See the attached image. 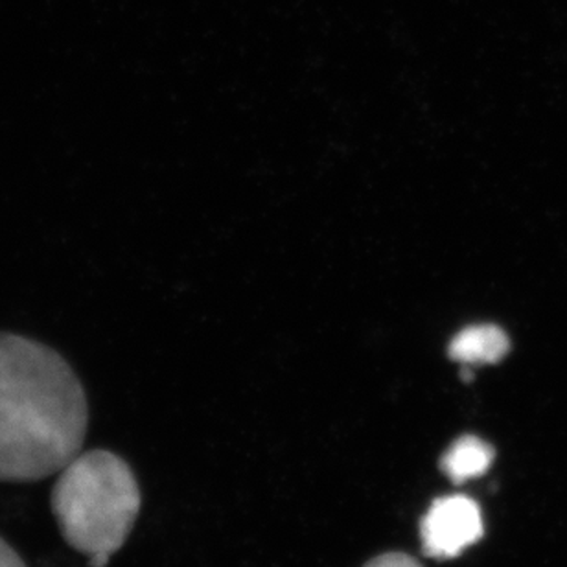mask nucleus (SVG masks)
<instances>
[{"label": "nucleus", "mask_w": 567, "mask_h": 567, "mask_svg": "<svg viewBox=\"0 0 567 567\" xmlns=\"http://www.w3.org/2000/svg\"><path fill=\"white\" fill-rule=\"evenodd\" d=\"M87 427V394L65 358L0 332V483L60 474L82 453Z\"/></svg>", "instance_id": "obj_1"}, {"label": "nucleus", "mask_w": 567, "mask_h": 567, "mask_svg": "<svg viewBox=\"0 0 567 567\" xmlns=\"http://www.w3.org/2000/svg\"><path fill=\"white\" fill-rule=\"evenodd\" d=\"M61 538L85 557L115 555L141 513V488L132 466L107 450H91L61 470L50 492Z\"/></svg>", "instance_id": "obj_2"}, {"label": "nucleus", "mask_w": 567, "mask_h": 567, "mask_svg": "<svg viewBox=\"0 0 567 567\" xmlns=\"http://www.w3.org/2000/svg\"><path fill=\"white\" fill-rule=\"evenodd\" d=\"M483 535L480 505L461 494L435 499L421 522L422 551L439 560L457 558Z\"/></svg>", "instance_id": "obj_3"}, {"label": "nucleus", "mask_w": 567, "mask_h": 567, "mask_svg": "<svg viewBox=\"0 0 567 567\" xmlns=\"http://www.w3.org/2000/svg\"><path fill=\"white\" fill-rule=\"evenodd\" d=\"M511 349L507 333L494 324L468 327L452 339L447 354L453 361L477 365V363H497Z\"/></svg>", "instance_id": "obj_4"}, {"label": "nucleus", "mask_w": 567, "mask_h": 567, "mask_svg": "<svg viewBox=\"0 0 567 567\" xmlns=\"http://www.w3.org/2000/svg\"><path fill=\"white\" fill-rule=\"evenodd\" d=\"M496 452L480 436L464 435L453 442L441 458V470L453 485H463L468 480L481 477L491 470Z\"/></svg>", "instance_id": "obj_5"}, {"label": "nucleus", "mask_w": 567, "mask_h": 567, "mask_svg": "<svg viewBox=\"0 0 567 567\" xmlns=\"http://www.w3.org/2000/svg\"><path fill=\"white\" fill-rule=\"evenodd\" d=\"M363 567H424L416 558L405 553H385L380 557L372 558Z\"/></svg>", "instance_id": "obj_6"}, {"label": "nucleus", "mask_w": 567, "mask_h": 567, "mask_svg": "<svg viewBox=\"0 0 567 567\" xmlns=\"http://www.w3.org/2000/svg\"><path fill=\"white\" fill-rule=\"evenodd\" d=\"M0 567H28L19 553L0 536Z\"/></svg>", "instance_id": "obj_7"}, {"label": "nucleus", "mask_w": 567, "mask_h": 567, "mask_svg": "<svg viewBox=\"0 0 567 567\" xmlns=\"http://www.w3.org/2000/svg\"><path fill=\"white\" fill-rule=\"evenodd\" d=\"M111 555H105V553H99V555H93V557H89V567H107L110 566Z\"/></svg>", "instance_id": "obj_8"}]
</instances>
